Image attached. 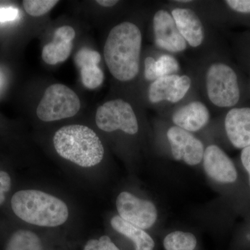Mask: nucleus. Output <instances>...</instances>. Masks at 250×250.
<instances>
[{"label": "nucleus", "mask_w": 250, "mask_h": 250, "mask_svg": "<svg viewBox=\"0 0 250 250\" xmlns=\"http://www.w3.org/2000/svg\"><path fill=\"white\" fill-rule=\"evenodd\" d=\"M209 118V112L204 104L192 102L177 110L172 116V121L186 131H197L206 126Z\"/></svg>", "instance_id": "15"}, {"label": "nucleus", "mask_w": 250, "mask_h": 250, "mask_svg": "<svg viewBox=\"0 0 250 250\" xmlns=\"http://www.w3.org/2000/svg\"><path fill=\"white\" fill-rule=\"evenodd\" d=\"M156 45L171 52H179L187 49L184 40L177 29L173 18L165 10H159L153 20Z\"/></svg>", "instance_id": "9"}, {"label": "nucleus", "mask_w": 250, "mask_h": 250, "mask_svg": "<svg viewBox=\"0 0 250 250\" xmlns=\"http://www.w3.org/2000/svg\"><path fill=\"white\" fill-rule=\"evenodd\" d=\"M11 178L9 174L0 171V205L5 201V194L11 189Z\"/></svg>", "instance_id": "24"}, {"label": "nucleus", "mask_w": 250, "mask_h": 250, "mask_svg": "<svg viewBox=\"0 0 250 250\" xmlns=\"http://www.w3.org/2000/svg\"><path fill=\"white\" fill-rule=\"evenodd\" d=\"M112 228L134 242L136 250H154V242L152 237L143 229L125 221L120 215L111 219Z\"/></svg>", "instance_id": "16"}, {"label": "nucleus", "mask_w": 250, "mask_h": 250, "mask_svg": "<svg viewBox=\"0 0 250 250\" xmlns=\"http://www.w3.org/2000/svg\"><path fill=\"white\" fill-rule=\"evenodd\" d=\"M53 142L59 155L81 167L98 165L104 154L98 135L84 125L62 126L54 135Z\"/></svg>", "instance_id": "2"}, {"label": "nucleus", "mask_w": 250, "mask_h": 250, "mask_svg": "<svg viewBox=\"0 0 250 250\" xmlns=\"http://www.w3.org/2000/svg\"><path fill=\"white\" fill-rule=\"evenodd\" d=\"M116 207L120 217L141 229L153 226L157 219V211L152 202L141 200L128 192L118 195Z\"/></svg>", "instance_id": "7"}, {"label": "nucleus", "mask_w": 250, "mask_h": 250, "mask_svg": "<svg viewBox=\"0 0 250 250\" xmlns=\"http://www.w3.org/2000/svg\"><path fill=\"white\" fill-rule=\"evenodd\" d=\"M80 108V100L75 92L66 85L57 83L46 89L36 113L42 121H57L75 116Z\"/></svg>", "instance_id": "4"}, {"label": "nucleus", "mask_w": 250, "mask_h": 250, "mask_svg": "<svg viewBox=\"0 0 250 250\" xmlns=\"http://www.w3.org/2000/svg\"><path fill=\"white\" fill-rule=\"evenodd\" d=\"M196 245V238L193 234L179 231L170 233L164 241L166 250H194Z\"/></svg>", "instance_id": "19"}, {"label": "nucleus", "mask_w": 250, "mask_h": 250, "mask_svg": "<svg viewBox=\"0 0 250 250\" xmlns=\"http://www.w3.org/2000/svg\"><path fill=\"white\" fill-rule=\"evenodd\" d=\"M208 98L219 107H231L239 101L240 89L236 74L228 65L215 63L207 75Z\"/></svg>", "instance_id": "5"}, {"label": "nucleus", "mask_w": 250, "mask_h": 250, "mask_svg": "<svg viewBox=\"0 0 250 250\" xmlns=\"http://www.w3.org/2000/svg\"><path fill=\"white\" fill-rule=\"evenodd\" d=\"M225 129L229 141L236 148L250 146V108H233L225 118Z\"/></svg>", "instance_id": "12"}, {"label": "nucleus", "mask_w": 250, "mask_h": 250, "mask_svg": "<svg viewBox=\"0 0 250 250\" xmlns=\"http://www.w3.org/2000/svg\"><path fill=\"white\" fill-rule=\"evenodd\" d=\"M241 161L245 168L249 174L250 185V146L243 149L241 152Z\"/></svg>", "instance_id": "27"}, {"label": "nucleus", "mask_w": 250, "mask_h": 250, "mask_svg": "<svg viewBox=\"0 0 250 250\" xmlns=\"http://www.w3.org/2000/svg\"><path fill=\"white\" fill-rule=\"evenodd\" d=\"M15 214L26 223L54 228L68 218L67 205L57 197L36 190H21L11 199Z\"/></svg>", "instance_id": "3"}, {"label": "nucleus", "mask_w": 250, "mask_h": 250, "mask_svg": "<svg viewBox=\"0 0 250 250\" xmlns=\"http://www.w3.org/2000/svg\"><path fill=\"white\" fill-rule=\"evenodd\" d=\"M81 77L85 88L95 89L103 83L104 75L98 65H90L81 68Z\"/></svg>", "instance_id": "20"}, {"label": "nucleus", "mask_w": 250, "mask_h": 250, "mask_svg": "<svg viewBox=\"0 0 250 250\" xmlns=\"http://www.w3.org/2000/svg\"><path fill=\"white\" fill-rule=\"evenodd\" d=\"M95 122L98 127L106 132L120 129L126 134L134 135L139 131L134 110L121 99L106 102L100 106L97 110Z\"/></svg>", "instance_id": "6"}, {"label": "nucleus", "mask_w": 250, "mask_h": 250, "mask_svg": "<svg viewBox=\"0 0 250 250\" xmlns=\"http://www.w3.org/2000/svg\"><path fill=\"white\" fill-rule=\"evenodd\" d=\"M204 168L210 178L222 184L236 182L237 172L232 161L217 146H210L203 156Z\"/></svg>", "instance_id": "11"}, {"label": "nucleus", "mask_w": 250, "mask_h": 250, "mask_svg": "<svg viewBox=\"0 0 250 250\" xmlns=\"http://www.w3.org/2000/svg\"><path fill=\"white\" fill-rule=\"evenodd\" d=\"M172 16L179 33L189 45L193 47L201 45L205 38L203 26L193 11L177 8L172 11Z\"/></svg>", "instance_id": "14"}, {"label": "nucleus", "mask_w": 250, "mask_h": 250, "mask_svg": "<svg viewBox=\"0 0 250 250\" xmlns=\"http://www.w3.org/2000/svg\"><path fill=\"white\" fill-rule=\"evenodd\" d=\"M96 2L104 7H111V6H115L118 1H116V0H98Z\"/></svg>", "instance_id": "28"}, {"label": "nucleus", "mask_w": 250, "mask_h": 250, "mask_svg": "<svg viewBox=\"0 0 250 250\" xmlns=\"http://www.w3.org/2000/svg\"><path fill=\"white\" fill-rule=\"evenodd\" d=\"M6 250H42V243L35 233L19 230L10 238Z\"/></svg>", "instance_id": "18"}, {"label": "nucleus", "mask_w": 250, "mask_h": 250, "mask_svg": "<svg viewBox=\"0 0 250 250\" xmlns=\"http://www.w3.org/2000/svg\"><path fill=\"white\" fill-rule=\"evenodd\" d=\"M19 16V11L17 8L7 6L0 7V22H9L16 20Z\"/></svg>", "instance_id": "25"}, {"label": "nucleus", "mask_w": 250, "mask_h": 250, "mask_svg": "<svg viewBox=\"0 0 250 250\" xmlns=\"http://www.w3.org/2000/svg\"><path fill=\"white\" fill-rule=\"evenodd\" d=\"M142 35L137 26L125 22L113 28L104 48L105 62L116 80L127 82L139 72Z\"/></svg>", "instance_id": "1"}, {"label": "nucleus", "mask_w": 250, "mask_h": 250, "mask_svg": "<svg viewBox=\"0 0 250 250\" xmlns=\"http://www.w3.org/2000/svg\"><path fill=\"white\" fill-rule=\"evenodd\" d=\"M191 85L188 77L177 75L161 77L149 85V100L152 103L167 100L176 103L184 98Z\"/></svg>", "instance_id": "10"}, {"label": "nucleus", "mask_w": 250, "mask_h": 250, "mask_svg": "<svg viewBox=\"0 0 250 250\" xmlns=\"http://www.w3.org/2000/svg\"><path fill=\"white\" fill-rule=\"evenodd\" d=\"M177 61L170 55L161 56L157 61L147 57L145 61V77L146 80L155 81L161 77L173 75L179 70Z\"/></svg>", "instance_id": "17"}, {"label": "nucleus", "mask_w": 250, "mask_h": 250, "mask_svg": "<svg viewBox=\"0 0 250 250\" xmlns=\"http://www.w3.org/2000/svg\"><path fill=\"white\" fill-rule=\"evenodd\" d=\"M179 1V2H190L191 1H190V0H182V1L179 0V1Z\"/></svg>", "instance_id": "29"}, {"label": "nucleus", "mask_w": 250, "mask_h": 250, "mask_svg": "<svg viewBox=\"0 0 250 250\" xmlns=\"http://www.w3.org/2000/svg\"><path fill=\"white\" fill-rule=\"evenodd\" d=\"M226 2L237 12L250 13V0H228Z\"/></svg>", "instance_id": "26"}, {"label": "nucleus", "mask_w": 250, "mask_h": 250, "mask_svg": "<svg viewBox=\"0 0 250 250\" xmlns=\"http://www.w3.org/2000/svg\"><path fill=\"white\" fill-rule=\"evenodd\" d=\"M100 61L101 56L99 52L85 47L81 49L75 57V63L80 69L86 65H98Z\"/></svg>", "instance_id": "22"}, {"label": "nucleus", "mask_w": 250, "mask_h": 250, "mask_svg": "<svg viewBox=\"0 0 250 250\" xmlns=\"http://www.w3.org/2000/svg\"><path fill=\"white\" fill-rule=\"evenodd\" d=\"M167 137L174 159L183 160L190 166L201 162L205 153L203 144L189 131L177 126H172L167 131Z\"/></svg>", "instance_id": "8"}, {"label": "nucleus", "mask_w": 250, "mask_h": 250, "mask_svg": "<svg viewBox=\"0 0 250 250\" xmlns=\"http://www.w3.org/2000/svg\"><path fill=\"white\" fill-rule=\"evenodd\" d=\"M59 3L57 0H24L23 6L26 12L34 17H40L48 13Z\"/></svg>", "instance_id": "21"}, {"label": "nucleus", "mask_w": 250, "mask_h": 250, "mask_svg": "<svg viewBox=\"0 0 250 250\" xmlns=\"http://www.w3.org/2000/svg\"><path fill=\"white\" fill-rule=\"evenodd\" d=\"M83 250H120L111 241L109 237L103 236L99 240H90L87 242Z\"/></svg>", "instance_id": "23"}, {"label": "nucleus", "mask_w": 250, "mask_h": 250, "mask_svg": "<svg viewBox=\"0 0 250 250\" xmlns=\"http://www.w3.org/2000/svg\"><path fill=\"white\" fill-rule=\"evenodd\" d=\"M75 35V29L70 26L58 28L54 32L53 41L42 48V60L49 65L65 62L71 54Z\"/></svg>", "instance_id": "13"}]
</instances>
